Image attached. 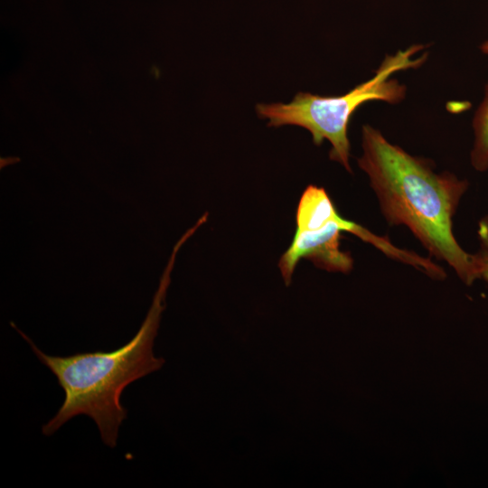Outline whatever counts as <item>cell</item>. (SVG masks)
I'll use <instances>...</instances> for the list:
<instances>
[{
	"mask_svg": "<svg viewBox=\"0 0 488 488\" xmlns=\"http://www.w3.org/2000/svg\"><path fill=\"white\" fill-rule=\"evenodd\" d=\"M361 145L358 165L368 175L388 223L406 226L465 284L479 279L478 254L466 252L453 233L467 181L449 172L436 173L427 160L391 144L370 125L362 127Z\"/></svg>",
	"mask_w": 488,
	"mask_h": 488,
	"instance_id": "1",
	"label": "cell"
},
{
	"mask_svg": "<svg viewBox=\"0 0 488 488\" xmlns=\"http://www.w3.org/2000/svg\"><path fill=\"white\" fill-rule=\"evenodd\" d=\"M186 240L182 236L175 244L141 327L127 343L115 351L66 357L49 355L12 324L40 361L54 374L65 393L56 415L42 426L43 435L51 436L72 418L87 415L95 421L103 443L110 448L117 446L119 427L127 416L120 403L121 393L130 383L159 370L164 363L163 358L154 355L153 345L165 307L175 257Z\"/></svg>",
	"mask_w": 488,
	"mask_h": 488,
	"instance_id": "2",
	"label": "cell"
},
{
	"mask_svg": "<svg viewBox=\"0 0 488 488\" xmlns=\"http://www.w3.org/2000/svg\"><path fill=\"white\" fill-rule=\"evenodd\" d=\"M423 48V45H412L394 55H387L371 79L344 95L325 97L299 92L287 104H258L257 113L259 117L269 120L268 127L295 125L307 129L317 145L324 140L329 141L332 145L330 158L352 172L348 138L352 116L368 101L397 104L403 100L406 86L390 76L399 70L419 68L426 61L427 53L412 57Z\"/></svg>",
	"mask_w": 488,
	"mask_h": 488,
	"instance_id": "3",
	"label": "cell"
},
{
	"mask_svg": "<svg viewBox=\"0 0 488 488\" xmlns=\"http://www.w3.org/2000/svg\"><path fill=\"white\" fill-rule=\"evenodd\" d=\"M343 231L356 235L391 258L409 265L416 260V253L401 249L387 239L344 219L324 188L309 185L297 205L295 235L278 262L286 285L290 284L301 259H308L314 266L327 271L349 272L352 268L353 260L348 252L340 248Z\"/></svg>",
	"mask_w": 488,
	"mask_h": 488,
	"instance_id": "4",
	"label": "cell"
},
{
	"mask_svg": "<svg viewBox=\"0 0 488 488\" xmlns=\"http://www.w3.org/2000/svg\"><path fill=\"white\" fill-rule=\"evenodd\" d=\"M474 145L470 154L472 166L477 172L488 170V81L482 102L473 119Z\"/></svg>",
	"mask_w": 488,
	"mask_h": 488,
	"instance_id": "5",
	"label": "cell"
},
{
	"mask_svg": "<svg viewBox=\"0 0 488 488\" xmlns=\"http://www.w3.org/2000/svg\"><path fill=\"white\" fill-rule=\"evenodd\" d=\"M477 233L482 245V250L477 253L480 265V278L488 282V215L479 221Z\"/></svg>",
	"mask_w": 488,
	"mask_h": 488,
	"instance_id": "6",
	"label": "cell"
},
{
	"mask_svg": "<svg viewBox=\"0 0 488 488\" xmlns=\"http://www.w3.org/2000/svg\"><path fill=\"white\" fill-rule=\"evenodd\" d=\"M480 50L481 52L483 53V54H486L488 55V40L483 42L481 45H480Z\"/></svg>",
	"mask_w": 488,
	"mask_h": 488,
	"instance_id": "7",
	"label": "cell"
}]
</instances>
